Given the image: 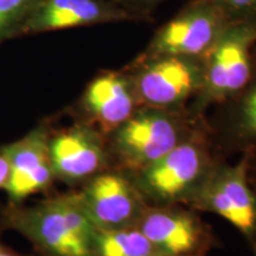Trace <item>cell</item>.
Instances as JSON below:
<instances>
[{"mask_svg": "<svg viewBox=\"0 0 256 256\" xmlns=\"http://www.w3.org/2000/svg\"><path fill=\"white\" fill-rule=\"evenodd\" d=\"M188 108L142 107L106 136L112 168L134 172L146 168L194 136L200 127Z\"/></svg>", "mask_w": 256, "mask_h": 256, "instance_id": "2", "label": "cell"}, {"mask_svg": "<svg viewBox=\"0 0 256 256\" xmlns=\"http://www.w3.org/2000/svg\"><path fill=\"white\" fill-rule=\"evenodd\" d=\"M248 156V178L256 194V147L244 151Z\"/></svg>", "mask_w": 256, "mask_h": 256, "instance_id": "19", "label": "cell"}, {"mask_svg": "<svg viewBox=\"0 0 256 256\" xmlns=\"http://www.w3.org/2000/svg\"><path fill=\"white\" fill-rule=\"evenodd\" d=\"M142 106L183 110L198 95L206 78V57H136L124 66Z\"/></svg>", "mask_w": 256, "mask_h": 256, "instance_id": "5", "label": "cell"}, {"mask_svg": "<svg viewBox=\"0 0 256 256\" xmlns=\"http://www.w3.org/2000/svg\"><path fill=\"white\" fill-rule=\"evenodd\" d=\"M140 107L132 78L122 68L98 72L66 112L74 121L92 124L108 136Z\"/></svg>", "mask_w": 256, "mask_h": 256, "instance_id": "11", "label": "cell"}, {"mask_svg": "<svg viewBox=\"0 0 256 256\" xmlns=\"http://www.w3.org/2000/svg\"><path fill=\"white\" fill-rule=\"evenodd\" d=\"M113 2L138 14L153 18V10L158 8V5L162 2H168V0H113Z\"/></svg>", "mask_w": 256, "mask_h": 256, "instance_id": "18", "label": "cell"}, {"mask_svg": "<svg viewBox=\"0 0 256 256\" xmlns=\"http://www.w3.org/2000/svg\"><path fill=\"white\" fill-rule=\"evenodd\" d=\"M10 177V165L6 156L0 151V188L4 190Z\"/></svg>", "mask_w": 256, "mask_h": 256, "instance_id": "20", "label": "cell"}, {"mask_svg": "<svg viewBox=\"0 0 256 256\" xmlns=\"http://www.w3.org/2000/svg\"><path fill=\"white\" fill-rule=\"evenodd\" d=\"M232 22L215 2L190 0L154 32L145 49L136 57H206Z\"/></svg>", "mask_w": 256, "mask_h": 256, "instance_id": "7", "label": "cell"}, {"mask_svg": "<svg viewBox=\"0 0 256 256\" xmlns=\"http://www.w3.org/2000/svg\"><path fill=\"white\" fill-rule=\"evenodd\" d=\"M38 0H0V46L11 40L12 32Z\"/></svg>", "mask_w": 256, "mask_h": 256, "instance_id": "16", "label": "cell"}, {"mask_svg": "<svg viewBox=\"0 0 256 256\" xmlns=\"http://www.w3.org/2000/svg\"><path fill=\"white\" fill-rule=\"evenodd\" d=\"M215 2L232 20H256V0H210Z\"/></svg>", "mask_w": 256, "mask_h": 256, "instance_id": "17", "label": "cell"}, {"mask_svg": "<svg viewBox=\"0 0 256 256\" xmlns=\"http://www.w3.org/2000/svg\"><path fill=\"white\" fill-rule=\"evenodd\" d=\"M75 190L98 230L136 226L147 208L130 176L115 168L100 172Z\"/></svg>", "mask_w": 256, "mask_h": 256, "instance_id": "12", "label": "cell"}, {"mask_svg": "<svg viewBox=\"0 0 256 256\" xmlns=\"http://www.w3.org/2000/svg\"><path fill=\"white\" fill-rule=\"evenodd\" d=\"M255 256H256V255H255Z\"/></svg>", "mask_w": 256, "mask_h": 256, "instance_id": "23", "label": "cell"}, {"mask_svg": "<svg viewBox=\"0 0 256 256\" xmlns=\"http://www.w3.org/2000/svg\"><path fill=\"white\" fill-rule=\"evenodd\" d=\"M26 238L37 256H96L98 229L83 210L75 188L37 203H0V232Z\"/></svg>", "mask_w": 256, "mask_h": 256, "instance_id": "1", "label": "cell"}, {"mask_svg": "<svg viewBox=\"0 0 256 256\" xmlns=\"http://www.w3.org/2000/svg\"><path fill=\"white\" fill-rule=\"evenodd\" d=\"M49 153L56 182L72 188L112 168L106 136L81 121L72 120V124L60 130L52 128Z\"/></svg>", "mask_w": 256, "mask_h": 256, "instance_id": "10", "label": "cell"}, {"mask_svg": "<svg viewBox=\"0 0 256 256\" xmlns=\"http://www.w3.org/2000/svg\"><path fill=\"white\" fill-rule=\"evenodd\" d=\"M52 128V119L46 118L22 138L0 145L10 165L4 188L8 203L23 204L34 194L51 191L56 182L49 153Z\"/></svg>", "mask_w": 256, "mask_h": 256, "instance_id": "9", "label": "cell"}, {"mask_svg": "<svg viewBox=\"0 0 256 256\" xmlns=\"http://www.w3.org/2000/svg\"><path fill=\"white\" fill-rule=\"evenodd\" d=\"M216 162L200 130L156 162L127 174L147 206H186Z\"/></svg>", "mask_w": 256, "mask_h": 256, "instance_id": "3", "label": "cell"}, {"mask_svg": "<svg viewBox=\"0 0 256 256\" xmlns=\"http://www.w3.org/2000/svg\"><path fill=\"white\" fill-rule=\"evenodd\" d=\"M122 22H153L113 0H38L19 22L11 40Z\"/></svg>", "mask_w": 256, "mask_h": 256, "instance_id": "8", "label": "cell"}, {"mask_svg": "<svg viewBox=\"0 0 256 256\" xmlns=\"http://www.w3.org/2000/svg\"><path fill=\"white\" fill-rule=\"evenodd\" d=\"M220 104L229 145L243 152L256 147V46L250 78L238 94Z\"/></svg>", "mask_w": 256, "mask_h": 256, "instance_id": "14", "label": "cell"}, {"mask_svg": "<svg viewBox=\"0 0 256 256\" xmlns=\"http://www.w3.org/2000/svg\"><path fill=\"white\" fill-rule=\"evenodd\" d=\"M96 256H166L136 226L98 230Z\"/></svg>", "mask_w": 256, "mask_h": 256, "instance_id": "15", "label": "cell"}, {"mask_svg": "<svg viewBox=\"0 0 256 256\" xmlns=\"http://www.w3.org/2000/svg\"><path fill=\"white\" fill-rule=\"evenodd\" d=\"M256 46V20L232 22L206 56L203 87L190 104L197 116L236 95L250 78Z\"/></svg>", "mask_w": 256, "mask_h": 256, "instance_id": "4", "label": "cell"}, {"mask_svg": "<svg viewBox=\"0 0 256 256\" xmlns=\"http://www.w3.org/2000/svg\"><path fill=\"white\" fill-rule=\"evenodd\" d=\"M185 206L223 217L256 255V194L249 183L247 153L234 165L217 162Z\"/></svg>", "mask_w": 256, "mask_h": 256, "instance_id": "6", "label": "cell"}, {"mask_svg": "<svg viewBox=\"0 0 256 256\" xmlns=\"http://www.w3.org/2000/svg\"><path fill=\"white\" fill-rule=\"evenodd\" d=\"M0 256H37L36 254H25V252H18L11 246L6 244V243L0 241Z\"/></svg>", "mask_w": 256, "mask_h": 256, "instance_id": "21", "label": "cell"}, {"mask_svg": "<svg viewBox=\"0 0 256 256\" xmlns=\"http://www.w3.org/2000/svg\"><path fill=\"white\" fill-rule=\"evenodd\" d=\"M182 256H206L204 254H191V255H182Z\"/></svg>", "mask_w": 256, "mask_h": 256, "instance_id": "22", "label": "cell"}, {"mask_svg": "<svg viewBox=\"0 0 256 256\" xmlns=\"http://www.w3.org/2000/svg\"><path fill=\"white\" fill-rule=\"evenodd\" d=\"M136 226L166 256L206 254L214 246L210 229L185 206H147Z\"/></svg>", "mask_w": 256, "mask_h": 256, "instance_id": "13", "label": "cell"}]
</instances>
